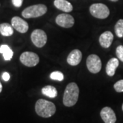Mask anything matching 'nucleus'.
Segmentation results:
<instances>
[{
  "label": "nucleus",
  "mask_w": 123,
  "mask_h": 123,
  "mask_svg": "<svg viewBox=\"0 0 123 123\" xmlns=\"http://www.w3.org/2000/svg\"><path fill=\"white\" fill-rule=\"evenodd\" d=\"M79 94V89L77 84L72 82L68 84L63 97L64 105L66 107H72L75 105L78 101Z\"/></svg>",
  "instance_id": "nucleus-1"
},
{
  "label": "nucleus",
  "mask_w": 123,
  "mask_h": 123,
  "mask_svg": "<svg viewBox=\"0 0 123 123\" xmlns=\"http://www.w3.org/2000/svg\"><path fill=\"white\" fill-rule=\"evenodd\" d=\"M35 110L36 114L40 116L49 118L55 113L56 107L52 102L44 99H39L36 103Z\"/></svg>",
  "instance_id": "nucleus-2"
},
{
  "label": "nucleus",
  "mask_w": 123,
  "mask_h": 123,
  "mask_svg": "<svg viewBox=\"0 0 123 123\" xmlns=\"http://www.w3.org/2000/svg\"><path fill=\"white\" fill-rule=\"evenodd\" d=\"M47 11V6L44 4H36L29 6L22 12V16L26 18H36L44 15Z\"/></svg>",
  "instance_id": "nucleus-3"
},
{
  "label": "nucleus",
  "mask_w": 123,
  "mask_h": 123,
  "mask_svg": "<svg viewBox=\"0 0 123 123\" xmlns=\"http://www.w3.org/2000/svg\"><path fill=\"white\" fill-rule=\"evenodd\" d=\"M90 12L93 17L104 19L109 17L110 12L108 7L103 4H94L90 7Z\"/></svg>",
  "instance_id": "nucleus-4"
},
{
  "label": "nucleus",
  "mask_w": 123,
  "mask_h": 123,
  "mask_svg": "<svg viewBox=\"0 0 123 123\" xmlns=\"http://www.w3.org/2000/svg\"><path fill=\"white\" fill-rule=\"evenodd\" d=\"M31 40L36 47L41 48L44 47L47 41V36L44 31L37 29L32 31Z\"/></svg>",
  "instance_id": "nucleus-5"
},
{
  "label": "nucleus",
  "mask_w": 123,
  "mask_h": 123,
  "mask_svg": "<svg viewBox=\"0 0 123 123\" xmlns=\"http://www.w3.org/2000/svg\"><path fill=\"white\" fill-rule=\"evenodd\" d=\"M20 61L23 64L28 67L36 66L39 62V57L36 53L30 51L23 53L20 56Z\"/></svg>",
  "instance_id": "nucleus-6"
},
{
  "label": "nucleus",
  "mask_w": 123,
  "mask_h": 123,
  "mask_svg": "<svg viewBox=\"0 0 123 123\" xmlns=\"http://www.w3.org/2000/svg\"><path fill=\"white\" fill-rule=\"evenodd\" d=\"M86 64L88 69L92 73H97L101 70L102 63L101 59L95 54H92L88 56Z\"/></svg>",
  "instance_id": "nucleus-7"
},
{
  "label": "nucleus",
  "mask_w": 123,
  "mask_h": 123,
  "mask_svg": "<svg viewBox=\"0 0 123 123\" xmlns=\"http://www.w3.org/2000/svg\"><path fill=\"white\" fill-rule=\"evenodd\" d=\"M55 22L58 25L65 28H70L73 26L75 19L68 14H60L55 18Z\"/></svg>",
  "instance_id": "nucleus-8"
},
{
  "label": "nucleus",
  "mask_w": 123,
  "mask_h": 123,
  "mask_svg": "<svg viewBox=\"0 0 123 123\" xmlns=\"http://www.w3.org/2000/svg\"><path fill=\"white\" fill-rule=\"evenodd\" d=\"M101 117L105 123H115L116 122V114L110 107H105L101 111Z\"/></svg>",
  "instance_id": "nucleus-9"
},
{
  "label": "nucleus",
  "mask_w": 123,
  "mask_h": 123,
  "mask_svg": "<svg viewBox=\"0 0 123 123\" xmlns=\"http://www.w3.org/2000/svg\"><path fill=\"white\" fill-rule=\"evenodd\" d=\"M11 23L14 29L20 33H25L29 29L28 23L25 20L18 17H14L11 20Z\"/></svg>",
  "instance_id": "nucleus-10"
},
{
  "label": "nucleus",
  "mask_w": 123,
  "mask_h": 123,
  "mask_svg": "<svg viewBox=\"0 0 123 123\" xmlns=\"http://www.w3.org/2000/svg\"><path fill=\"white\" fill-rule=\"evenodd\" d=\"M113 40L114 34L110 31H106L100 36L99 43L103 48H109L113 42Z\"/></svg>",
  "instance_id": "nucleus-11"
},
{
  "label": "nucleus",
  "mask_w": 123,
  "mask_h": 123,
  "mask_svg": "<svg viewBox=\"0 0 123 123\" xmlns=\"http://www.w3.org/2000/svg\"><path fill=\"white\" fill-rule=\"evenodd\" d=\"M82 53L81 51L75 49L72 51L67 57V62L71 66H77L81 61Z\"/></svg>",
  "instance_id": "nucleus-12"
},
{
  "label": "nucleus",
  "mask_w": 123,
  "mask_h": 123,
  "mask_svg": "<svg viewBox=\"0 0 123 123\" xmlns=\"http://www.w3.org/2000/svg\"><path fill=\"white\" fill-rule=\"evenodd\" d=\"M119 65L118 59L113 57L108 61L106 66V73L110 77L114 76L116 73V70Z\"/></svg>",
  "instance_id": "nucleus-13"
},
{
  "label": "nucleus",
  "mask_w": 123,
  "mask_h": 123,
  "mask_svg": "<svg viewBox=\"0 0 123 123\" xmlns=\"http://www.w3.org/2000/svg\"><path fill=\"white\" fill-rule=\"evenodd\" d=\"M54 6L57 9L65 12H69L73 10V6L66 0H55Z\"/></svg>",
  "instance_id": "nucleus-14"
},
{
  "label": "nucleus",
  "mask_w": 123,
  "mask_h": 123,
  "mask_svg": "<svg viewBox=\"0 0 123 123\" xmlns=\"http://www.w3.org/2000/svg\"><path fill=\"white\" fill-rule=\"evenodd\" d=\"M0 33L4 36H10L13 34V27L9 23H4L0 24Z\"/></svg>",
  "instance_id": "nucleus-15"
},
{
  "label": "nucleus",
  "mask_w": 123,
  "mask_h": 123,
  "mask_svg": "<svg viewBox=\"0 0 123 123\" xmlns=\"http://www.w3.org/2000/svg\"><path fill=\"white\" fill-rule=\"evenodd\" d=\"M0 53L3 54L5 60L9 61L13 56V51L7 44H2L0 47Z\"/></svg>",
  "instance_id": "nucleus-16"
},
{
  "label": "nucleus",
  "mask_w": 123,
  "mask_h": 123,
  "mask_svg": "<svg viewBox=\"0 0 123 123\" xmlns=\"http://www.w3.org/2000/svg\"><path fill=\"white\" fill-rule=\"evenodd\" d=\"M42 93L49 98H55L57 96V91L56 88L52 86H44L42 89Z\"/></svg>",
  "instance_id": "nucleus-17"
},
{
  "label": "nucleus",
  "mask_w": 123,
  "mask_h": 123,
  "mask_svg": "<svg viewBox=\"0 0 123 123\" xmlns=\"http://www.w3.org/2000/svg\"><path fill=\"white\" fill-rule=\"evenodd\" d=\"M115 33L119 38H123V19H120L115 25Z\"/></svg>",
  "instance_id": "nucleus-18"
},
{
  "label": "nucleus",
  "mask_w": 123,
  "mask_h": 123,
  "mask_svg": "<svg viewBox=\"0 0 123 123\" xmlns=\"http://www.w3.org/2000/svg\"><path fill=\"white\" fill-rule=\"evenodd\" d=\"M64 75L63 73L60 72V71H54L53 73H51L50 75V78L53 80H57V81H61L64 79Z\"/></svg>",
  "instance_id": "nucleus-19"
},
{
  "label": "nucleus",
  "mask_w": 123,
  "mask_h": 123,
  "mask_svg": "<svg viewBox=\"0 0 123 123\" xmlns=\"http://www.w3.org/2000/svg\"><path fill=\"white\" fill-rule=\"evenodd\" d=\"M114 88L117 92H123V79L119 80L114 85Z\"/></svg>",
  "instance_id": "nucleus-20"
},
{
  "label": "nucleus",
  "mask_w": 123,
  "mask_h": 123,
  "mask_svg": "<svg viewBox=\"0 0 123 123\" xmlns=\"http://www.w3.org/2000/svg\"><path fill=\"white\" fill-rule=\"evenodd\" d=\"M116 56H117V57H118V59L123 62V45H120V46H118V47L116 48Z\"/></svg>",
  "instance_id": "nucleus-21"
},
{
  "label": "nucleus",
  "mask_w": 123,
  "mask_h": 123,
  "mask_svg": "<svg viewBox=\"0 0 123 123\" xmlns=\"http://www.w3.org/2000/svg\"><path fill=\"white\" fill-rule=\"evenodd\" d=\"M23 1V0H12V2L14 6L17 8H19L22 6Z\"/></svg>",
  "instance_id": "nucleus-22"
},
{
  "label": "nucleus",
  "mask_w": 123,
  "mask_h": 123,
  "mask_svg": "<svg viewBox=\"0 0 123 123\" xmlns=\"http://www.w3.org/2000/svg\"><path fill=\"white\" fill-rule=\"evenodd\" d=\"M10 77V74H9L8 73H7V72H5V73H3V75H2V79H4L5 81H9Z\"/></svg>",
  "instance_id": "nucleus-23"
},
{
  "label": "nucleus",
  "mask_w": 123,
  "mask_h": 123,
  "mask_svg": "<svg viewBox=\"0 0 123 123\" xmlns=\"http://www.w3.org/2000/svg\"><path fill=\"white\" fill-rule=\"evenodd\" d=\"M1 91H2V85H1V82H0V93L1 92Z\"/></svg>",
  "instance_id": "nucleus-24"
},
{
  "label": "nucleus",
  "mask_w": 123,
  "mask_h": 123,
  "mask_svg": "<svg viewBox=\"0 0 123 123\" xmlns=\"http://www.w3.org/2000/svg\"><path fill=\"white\" fill-rule=\"evenodd\" d=\"M110 1H114V2H116V1H118V0H110Z\"/></svg>",
  "instance_id": "nucleus-25"
},
{
  "label": "nucleus",
  "mask_w": 123,
  "mask_h": 123,
  "mask_svg": "<svg viewBox=\"0 0 123 123\" xmlns=\"http://www.w3.org/2000/svg\"><path fill=\"white\" fill-rule=\"evenodd\" d=\"M122 109H123V106H122Z\"/></svg>",
  "instance_id": "nucleus-26"
}]
</instances>
